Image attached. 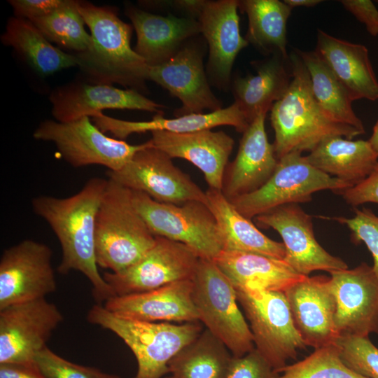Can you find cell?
<instances>
[{"mask_svg": "<svg viewBox=\"0 0 378 378\" xmlns=\"http://www.w3.org/2000/svg\"><path fill=\"white\" fill-rule=\"evenodd\" d=\"M107 184L108 180L93 177L70 197L41 195L31 200L34 212L49 225L59 241L62 255L57 271L84 274L99 302L114 296L99 274L95 255L97 215Z\"/></svg>", "mask_w": 378, "mask_h": 378, "instance_id": "obj_1", "label": "cell"}, {"mask_svg": "<svg viewBox=\"0 0 378 378\" xmlns=\"http://www.w3.org/2000/svg\"><path fill=\"white\" fill-rule=\"evenodd\" d=\"M288 63L290 83L270 109L275 136L272 144L278 160L291 152H311L330 136L352 139L364 134L337 122L320 106L312 92L307 69L295 50L288 55Z\"/></svg>", "mask_w": 378, "mask_h": 378, "instance_id": "obj_2", "label": "cell"}, {"mask_svg": "<svg viewBox=\"0 0 378 378\" xmlns=\"http://www.w3.org/2000/svg\"><path fill=\"white\" fill-rule=\"evenodd\" d=\"M92 37L90 48L74 54L77 66L92 83H117L136 91L145 88L148 66L131 47L132 27L115 9L78 1Z\"/></svg>", "mask_w": 378, "mask_h": 378, "instance_id": "obj_3", "label": "cell"}, {"mask_svg": "<svg viewBox=\"0 0 378 378\" xmlns=\"http://www.w3.org/2000/svg\"><path fill=\"white\" fill-rule=\"evenodd\" d=\"M155 240L134 205L132 190L108 178L96 219L98 267L121 272L136 262Z\"/></svg>", "mask_w": 378, "mask_h": 378, "instance_id": "obj_4", "label": "cell"}, {"mask_svg": "<svg viewBox=\"0 0 378 378\" xmlns=\"http://www.w3.org/2000/svg\"><path fill=\"white\" fill-rule=\"evenodd\" d=\"M89 323L108 330L123 340L137 362L134 378H163L169 363L202 331L199 321L174 324L148 322L117 316L100 304L87 314Z\"/></svg>", "mask_w": 378, "mask_h": 378, "instance_id": "obj_5", "label": "cell"}, {"mask_svg": "<svg viewBox=\"0 0 378 378\" xmlns=\"http://www.w3.org/2000/svg\"><path fill=\"white\" fill-rule=\"evenodd\" d=\"M192 299L199 321L219 339L233 356L255 346L250 327L241 314L236 290L213 260L200 258L192 278Z\"/></svg>", "mask_w": 378, "mask_h": 378, "instance_id": "obj_6", "label": "cell"}, {"mask_svg": "<svg viewBox=\"0 0 378 378\" xmlns=\"http://www.w3.org/2000/svg\"><path fill=\"white\" fill-rule=\"evenodd\" d=\"M132 195L136 211L154 236L181 242L200 258L214 260L223 251L220 229L207 204L198 201L162 203L134 190Z\"/></svg>", "mask_w": 378, "mask_h": 378, "instance_id": "obj_7", "label": "cell"}, {"mask_svg": "<svg viewBox=\"0 0 378 378\" xmlns=\"http://www.w3.org/2000/svg\"><path fill=\"white\" fill-rule=\"evenodd\" d=\"M234 289L250 323L255 349L277 373L307 346L295 326L284 292Z\"/></svg>", "mask_w": 378, "mask_h": 378, "instance_id": "obj_8", "label": "cell"}, {"mask_svg": "<svg viewBox=\"0 0 378 378\" xmlns=\"http://www.w3.org/2000/svg\"><path fill=\"white\" fill-rule=\"evenodd\" d=\"M350 187L311 165L301 153L291 152L278 160L274 172L259 189L230 201L251 220L281 205L309 202L317 191L331 190L336 193Z\"/></svg>", "mask_w": 378, "mask_h": 378, "instance_id": "obj_9", "label": "cell"}, {"mask_svg": "<svg viewBox=\"0 0 378 378\" xmlns=\"http://www.w3.org/2000/svg\"><path fill=\"white\" fill-rule=\"evenodd\" d=\"M33 136L37 140L54 143L62 157L74 167L98 164L107 167L109 172L120 170L148 144V141L132 145L111 138L88 116L68 122L43 121Z\"/></svg>", "mask_w": 378, "mask_h": 378, "instance_id": "obj_10", "label": "cell"}, {"mask_svg": "<svg viewBox=\"0 0 378 378\" xmlns=\"http://www.w3.org/2000/svg\"><path fill=\"white\" fill-rule=\"evenodd\" d=\"M108 176L130 190L144 192L158 202L179 205L198 201L208 204L206 192L178 168L172 158L154 147L150 139L120 170L108 172Z\"/></svg>", "mask_w": 378, "mask_h": 378, "instance_id": "obj_11", "label": "cell"}, {"mask_svg": "<svg viewBox=\"0 0 378 378\" xmlns=\"http://www.w3.org/2000/svg\"><path fill=\"white\" fill-rule=\"evenodd\" d=\"M63 320L58 307L46 298L0 309V365H35Z\"/></svg>", "mask_w": 378, "mask_h": 378, "instance_id": "obj_12", "label": "cell"}, {"mask_svg": "<svg viewBox=\"0 0 378 378\" xmlns=\"http://www.w3.org/2000/svg\"><path fill=\"white\" fill-rule=\"evenodd\" d=\"M200 258L188 246L156 237L154 245L136 262L121 272H105L103 277L114 296L139 293L192 279Z\"/></svg>", "mask_w": 378, "mask_h": 378, "instance_id": "obj_13", "label": "cell"}, {"mask_svg": "<svg viewBox=\"0 0 378 378\" xmlns=\"http://www.w3.org/2000/svg\"><path fill=\"white\" fill-rule=\"evenodd\" d=\"M52 255L47 244L32 239L4 251L0 259V309L46 298L55 291Z\"/></svg>", "mask_w": 378, "mask_h": 378, "instance_id": "obj_14", "label": "cell"}, {"mask_svg": "<svg viewBox=\"0 0 378 378\" xmlns=\"http://www.w3.org/2000/svg\"><path fill=\"white\" fill-rule=\"evenodd\" d=\"M254 218L258 227L272 228L280 234L286 252L284 260L300 274L348 269L342 259L329 253L316 241L312 216L298 204L277 206Z\"/></svg>", "mask_w": 378, "mask_h": 378, "instance_id": "obj_15", "label": "cell"}, {"mask_svg": "<svg viewBox=\"0 0 378 378\" xmlns=\"http://www.w3.org/2000/svg\"><path fill=\"white\" fill-rule=\"evenodd\" d=\"M330 274L338 336L378 335V278L372 267L363 262Z\"/></svg>", "mask_w": 378, "mask_h": 378, "instance_id": "obj_16", "label": "cell"}, {"mask_svg": "<svg viewBox=\"0 0 378 378\" xmlns=\"http://www.w3.org/2000/svg\"><path fill=\"white\" fill-rule=\"evenodd\" d=\"M191 39L164 63L148 66L147 74V80L155 82L180 99L182 107L176 112L178 116L222 108L206 76L203 51Z\"/></svg>", "mask_w": 378, "mask_h": 378, "instance_id": "obj_17", "label": "cell"}, {"mask_svg": "<svg viewBox=\"0 0 378 378\" xmlns=\"http://www.w3.org/2000/svg\"><path fill=\"white\" fill-rule=\"evenodd\" d=\"M295 326L307 346L314 349L335 344L336 302L330 276H306L284 292Z\"/></svg>", "mask_w": 378, "mask_h": 378, "instance_id": "obj_18", "label": "cell"}, {"mask_svg": "<svg viewBox=\"0 0 378 378\" xmlns=\"http://www.w3.org/2000/svg\"><path fill=\"white\" fill-rule=\"evenodd\" d=\"M56 121L68 122L93 117L106 109H131L162 113V106L132 89L112 85L71 83L55 90L50 96Z\"/></svg>", "mask_w": 378, "mask_h": 378, "instance_id": "obj_19", "label": "cell"}, {"mask_svg": "<svg viewBox=\"0 0 378 378\" xmlns=\"http://www.w3.org/2000/svg\"><path fill=\"white\" fill-rule=\"evenodd\" d=\"M238 8L237 0L204 1L197 17L209 49L208 74L222 88L229 84L236 57L248 45L240 34Z\"/></svg>", "mask_w": 378, "mask_h": 378, "instance_id": "obj_20", "label": "cell"}, {"mask_svg": "<svg viewBox=\"0 0 378 378\" xmlns=\"http://www.w3.org/2000/svg\"><path fill=\"white\" fill-rule=\"evenodd\" d=\"M266 115L261 113L249 123L236 158L227 165L221 192L228 200L259 189L276 169L278 159L265 132Z\"/></svg>", "mask_w": 378, "mask_h": 378, "instance_id": "obj_21", "label": "cell"}, {"mask_svg": "<svg viewBox=\"0 0 378 378\" xmlns=\"http://www.w3.org/2000/svg\"><path fill=\"white\" fill-rule=\"evenodd\" d=\"M154 147L171 158L190 162L203 174L209 188L221 191L234 141L223 131L204 130L188 133L151 132Z\"/></svg>", "mask_w": 378, "mask_h": 378, "instance_id": "obj_22", "label": "cell"}, {"mask_svg": "<svg viewBox=\"0 0 378 378\" xmlns=\"http://www.w3.org/2000/svg\"><path fill=\"white\" fill-rule=\"evenodd\" d=\"M192 289V279H186L146 292L114 296L104 307L117 316L148 322L200 321Z\"/></svg>", "mask_w": 378, "mask_h": 378, "instance_id": "obj_23", "label": "cell"}, {"mask_svg": "<svg viewBox=\"0 0 378 378\" xmlns=\"http://www.w3.org/2000/svg\"><path fill=\"white\" fill-rule=\"evenodd\" d=\"M125 12L136 34L134 50L148 66L164 63L201 33L198 21L192 18L155 15L130 4H125Z\"/></svg>", "mask_w": 378, "mask_h": 378, "instance_id": "obj_24", "label": "cell"}, {"mask_svg": "<svg viewBox=\"0 0 378 378\" xmlns=\"http://www.w3.org/2000/svg\"><path fill=\"white\" fill-rule=\"evenodd\" d=\"M328 64L354 102L378 100V80L366 46L317 31L315 50Z\"/></svg>", "mask_w": 378, "mask_h": 378, "instance_id": "obj_25", "label": "cell"}, {"mask_svg": "<svg viewBox=\"0 0 378 378\" xmlns=\"http://www.w3.org/2000/svg\"><path fill=\"white\" fill-rule=\"evenodd\" d=\"M92 120L102 132H110L120 140L135 133L155 131L188 133L222 125L234 127L237 132L243 133L249 125L235 102L227 108L209 113L189 114L172 119L164 118L162 113H160L150 120L129 121L111 118L101 112L94 115Z\"/></svg>", "mask_w": 378, "mask_h": 378, "instance_id": "obj_26", "label": "cell"}, {"mask_svg": "<svg viewBox=\"0 0 378 378\" xmlns=\"http://www.w3.org/2000/svg\"><path fill=\"white\" fill-rule=\"evenodd\" d=\"M214 261L234 288L284 292L307 276L284 260L254 253L223 251Z\"/></svg>", "mask_w": 378, "mask_h": 378, "instance_id": "obj_27", "label": "cell"}, {"mask_svg": "<svg viewBox=\"0 0 378 378\" xmlns=\"http://www.w3.org/2000/svg\"><path fill=\"white\" fill-rule=\"evenodd\" d=\"M281 55L253 62L254 75L237 77L232 83L234 102L248 123L261 113H267L286 92L291 81V71L286 69Z\"/></svg>", "mask_w": 378, "mask_h": 378, "instance_id": "obj_28", "label": "cell"}, {"mask_svg": "<svg viewBox=\"0 0 378 378\" xmlns=\"http://www.w3.org/2000/svg\"><path fill=\"white\" fill-rule=\"evenodd\" d=\"M304 157L317 169L351 186L364 180L378 163V155L368 140L341 136L325 139Z\"/></svg>", "mask_w": 378, "mask_h": 378, "instance_id": "obj_29", "label": "cell"}, {"mask_svg": "<svg viewBox=\"0 0 378 378\" xmlns=\"http://www.w3.org/2000/svg\"><path fill=\"white\" fill-rule=\"evenodd\" d=\"M206 194L207 205L222 235L223 251L254 253L284 260V244L265 235L251 219L235 209L220 190L208 188Z\"/></svg>", "mask_w": 378, "mask_h": 378, "instance_id": "obj_30", "label": "cell"}, {"mask_svg": "<svg viewBox=\"0 0 378 378\" xmlns=\"http://www.w3.org/2000/svg\"><path fill=\"white\" fill-rule=\"evenodd\" d=\"M1 41L11 46L42 76L78 64L74 54L52 45L31 21L24 18L13 17L8 20Z\"/></svg>", "mask_w": 378, "mask_h": 378, "instance_id": "obj_31", "label": "cell"}, {"mask_svg": "<svg viewBox=\"0 0 378 378\" xmlns=\"http://www.w3.org/2000/svg\"><path fill=\"white\" fill-rule=\"evenodd\" d=\"M248 20L246 40L264 53L288 59L286 26L291 8L279 0L238 1Z\"/></svg>", "mask_w": 378, "mask_h": 378, "instance_id": "obj_32", "label": "cell"}, {"mask_svg": "<svg viewBox=\"0 0 378 378\" xmlns=\"http://www.w3.org/2000/svg\"><path fill=\"white\" fill-rule=\"evenodd\" d=\"M295 50L307 69L312 92L320 106L337 122L365 134L363 123L354 111L353 101L320 55L316 50Z\"/></svg>", "mask_w": 378, "mask_h": 378, "instance_id": "obj_33", "label": "cell"}, {"mask_svg": "<svg viewBox=\"0 0 378 378\" xmlns=\"http://www.w3.org/2000/svg\"><path fill=\"white\" fill-rule=\"evenodd\" d=\"M227 346L205 329L169 363L174 378H223L233 356Z\"/></svg>", "mask_w": 378, "mask_h": 378, "instance_id": "obj_34", "label": "cell"}, {"mask_svg": "<svg viewBox=\"0 0 378 378\" xmlns=\"http://www.w3.org/2000/svg\"><path fill=\"white\" fill-rule=\"evenodd\" d=\"M50 42L74 54L88 50L92 37L85 29L78 1L64 0L62 6L48 15L31 21Z\"/></svg>", "mask_w": 378, "mask_h": 378, "instance_id": "obj_35", "label": "cell"}, {"mask_svg": "<svg viewBox=\"0 0 378 378\" xmlns=\"http://www.w3.org/2000/svg\"><path fill=\"white\" fill-rule=\"evenodd\" d=\"M277 373L275 378H367L344 363L335 343L315 349L304 359L286 365Z\"/></svg>", "mask_w": 378, "mask_h": 378, "instance_id": "obj_36", "label": "cell"}, {"mask_svg": "<svg viewBox=\"0 0 378 378\" xmlns=\"http://www.w3.org/2000/svg\"><path fill=\"white\" fill-rule=\"evenodd\" d=\"M335 344L349 368L367 378H378V348L369 337L340 336Z\"/></svg>", "mask_w": 378, "mask_h": 378, "instance_id": "obj_37", "label": "cell"}, {"mask_svg": "<svg viewBox=\"0 0 378 378\" xmlns=\"http://www.w3.org/2000/svg\"><path fill=\"white\" fill-rule=\"evenodd\" d=\"M35 363L48 378H122L94 368L69 361L55 354L48 346L36 355Z\"/></svg>", "mask_w": 378, "mask_h": 378, "instance_id": "obj_38", "label": "cell"}, {"mask_svg": "<svg viewBox=\"0 0 378 378\" xmlns=\"http://www.w3.org/2000/svg\"><path fill=\"white\" fill-rule=\"evenodd\" d=\"M352 218L342 216L330 218L345 225L351 231V238L356 244L363 243L370 252L372 259V269L378 278V216L370 209L354 208Z\"/></svg>", "mask_w": 378, "mask_h": 378, "instance_id": "obj_39", "label": "cell"}, {"mask_svg": "<svg viewBox=\"0 0 378 378\" xmlns=\"http://www.w3.org/2000/svg\"><path fill=\"white\" fill-rule=\"evenodd\" d=\"M278 373L254 348L241 357L232 356L223 378H275Z\"/></svg>", "mask_w": 378, "mask_h": 378, "instance_id": "obj_40", "label": "cell"}, {"mask_svg": "<svg viewBox=\"0 0 378 378\" xmlns=\"http://www.w3.org/2000/svg\"><path fill=\"white\" fill-rule=\"evenodd\" d=\"M336 193L340 194L346 202L354 207L368 202L378 204V163L361 182Z\"/></svg>", "mask_w": 378, "mask_h": 378, "instance_id": "obj_41", "label": "cell"}, {"mask_svg": "<svg viewBox=\"0 0 378 378\" xmlns=\"http://www.w3.org/2000/svg\"><path fill=\"white\" fill-rule=\"evenodd\" d=\"M64 0H10L15 17L29 21L49 15L60 6Z\"/></svg>", "mask_w": 378, "mask_h": 378, "instance_id": "obj_42", "label": "cell"}, {"mask_svg": "<svg viewBox=\"0 0 378 378\" xmlns=\"http://www.w3.org/2000/svg\"><path fill=\"white\" fill-rule=\"evenodd\" d=\"M344 8L363 23L372 36L378 35V9L370 0H342Z\"/></svg>", "mask_w": 378, "mask_h": 378, "instance_id": "obj_43", "label": "cell"}, {"mask_svg": "<svg viewBox=\"0 0 378 378\" xmlns=\"http://www.w3.org/2000/svg\"><path fill=\"white\" fill-rule=\"evenodd\" d=\"M0 378H48L36 365H0Z\"/></svg>", "mask_w": 378, "mask_h": 378, "instance_id": "obj_44", "label": "cell"}, {"mask_svg": "<svg viewBox=\"0 0 378 378\" xmlns=\"http://www.w3.org/2000/svg\"><path fill=\"white\" fill-rule=\"evenodd\" d=\"M291 9L295 7H313L323 2L321 0H284L283 1Z\"/></svg>", "mask_w": 378, "mask_h": 378, "instance_id": "obj_45", "label": "cell"}, {"mask_svg": "<svg viewBox=\"0 0 378 378\" xmlns=\"http://www.w3.org/2000/svg\"><path fill=\"white\" fill-rule=\"evenodd\" d=\"M368 141L378 155V120L374 124L372 129V133Z\"/></svg>", "mask_w": 378, "mask_h": 378, "instance_id": "obj_46", "label": "cell"}, {"mask_svg": "<svg viewBox=\"0 0 378 378\" xmlns=\"http://www.w3.org/2000/svg\"><path fill=\"white\" fill-rule=\"evenodd\" d=\"M163 378H174V377H172V376L171 375V376H169V377H163Z\"/></svg>", "mask_w": 378, "mask_h": 378, "instance_id": "obj_47", "label": "cell"}, {"mask_svg": "<svg viewBox=\"0 0 378 378\" xmlns=\"http://www.w3.org/2000/svg\"><path fill=\"white\" fill-rule=\"evenodd\" d=\"M377 4H378V1H377Z\"/></svg>", "mask_w": 378, "mask_h": 378, "instance_id": "obj_48", "label": "cell"}]
</instances>
